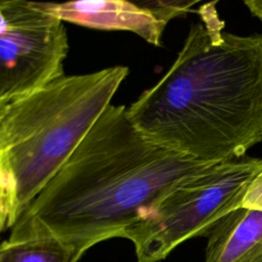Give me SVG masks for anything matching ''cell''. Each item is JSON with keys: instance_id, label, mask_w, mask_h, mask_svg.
Masks as SVG:
<instances>
[{"instance_id": "11", "label": "cell", "mask_w": 262, "mask_h": 262, "mask_svg": "<svg viewBox=\"0 0 262 262\" xmlns=\"http://www.w3.org/2000/svg\"><path fill=\"white\" fill-rule=\"evenodd\" d=\"M254 262H262V254H261V255H260V256H259V257H258Z\"/></svg>"}, {"instance_id": "10", "label": "cell", "mask_w": 262, "mask_h": 262, "mask_svg": "<svg viewBox=\"0 0 262 262\" xmlns=\"http://www.w3.org/2000/svg\"><path fill=\"white\" fill-rule=\"evenodd\" d=\"M244 3L251 14L262 21V0H248Z\"/></svg>"}, {"instance_id": "2", "label": "cell", "mask_w": 262, "mask_h": 262, "mask_svg": "<svg viewBox=\"0 0 262 262\" xmlns=\"http://www.w3.org/2000/svg\"><path fill=\"white\" fill-rule=\"evenodd\" d=\"M211 165L150 141L132 125L126 106L111 103L8 239L54 238L90 249L121 237L171 187Z\"/></svg>"}, {"instance_id": "6", "label": "cell", "mask_w": 262, "mask_h": 262, "mask_svg": "<svg viewBox=\"0 0 262 262\" xmlns=\"http://www.w3.org/2000/svg\"><path fill=\"white\" fill-rule=\"evenodd\" d=\"M43 3L49 12L62 21L99 30L129 31L155 46H161L166 27L140 1L83 0Z\"/></svg>"}, {"instance_id": "1", "label": "cell", "mask_w": 262, "mask_h": 262, "mask_svg": "<svg viewBox=\"0 0 262 262\" xmlns=\"http://www.w3.org/2000/svg\"><path fill=\"white\" fill-rule=\"evenodd\" d=\"M215 4L200 8L170 69L127 107L147 139L210 164L262 141V34L224 32Z\"/></svg>"}, {"instance_id": "9", "label": "cell", "mask_w": 262, "mask_h": 262, "mask_svg": "<svg viewBox=\"0 0 262 262\" xmlns=\"http://www.w3.org/2000/svg\"><path fill=\"white\" fill-rule=\"evenodd\" d=\"M241 207L262 212V171L248 185Z\"/></svg>"}, {"instance_id": "5", "label": "cell", "mask_w": 262, "mask_h": 262, "mask_svg": "<svg viewBox=\"0 0 262 262\" xmlns=\"http://www.w3.org/2000/svg\"><path fill=\"white\" fill-rule=\"evenodd\" d=\"M63 21L43 2L0 0V111L64 76Z\"/></svg>"}, {"instance_id": "12", "label": "cell", "mask_w": 262, "mask_h": 262, "mask_svg": "<svg viewBox=\"0 0 262 262\" xmlns=\"http://www.w3.org/2000/svg\"><path fill=\"white\" fill-rule=\"evenodd\" d=\"M2 116H3V113L0 111V119H1V117H2Z\"/></svg>"}, {"instance_id": "3", "label": "cell", "mask_w": 262, "mask_h": 262, "mask_svg": "<svg viewBox=\"0 0 262 262\" xmlns=\"http://www.w3.org/2000/svg\"><path fill=\"white\" fill-rule=\"evenodd\" d=\"M125 66L62 76L0 119V233L12 228L111 104Z\"/></svg>"}, {"instance_id": "4", "label": "cell", "mask_w": 262, "mask_h": 262, "mask_svg": "<svg viewBox=\"0 0 262 262\" xmlns=\"http://www.w3.org/2000/svg\"><path fill=\"white\" fill-rule=\"evenodd\" d=\"M261 171L262 159L246 156L213 164L171 187L121 237L132 242L137 262L162 261L187 239L207 236L220 219L239 208Z\"/></svg>"}, {"instance_id": "13", "label": "cell", "mask_w": 262, "mask_h": 262, "mask_svg": "<svg viewBox=\"0 0 262 262\" xmlns=\"http://www.w3.org/2000/svg\"><path fill=\"white\" fill-rule=\"evenodd\" d=\"M0 244H1V243H0Z\"/></svg>"}, {"instance_id": "8", "label": "cell", "mask_w": 262, "mask_h": 262, "mask_svg": "<svg viewBox=\"0 0 262 262\" xmlns=\"http://www.w3.org/2000/svg\"><path fill=\"white\" fill-rule=\"evenodd\" d=\"M88 248L54 238L5 241L0 262H78Z\"/></svg>"}, {"instance_id": "7", "label": "cell", "mask_w": 262, "mask_h": 262, "mask_svg": "<svg viewBox=\"0 0 262 262\" xmlns=\"http://www.w3.org/2000/svg\"><path fill=\"white\" fill-rule=\"evenodd\" d=\"M205 262H254L262 254V212L239 207L207 235Z\"/></svg>"}]
</instances>
